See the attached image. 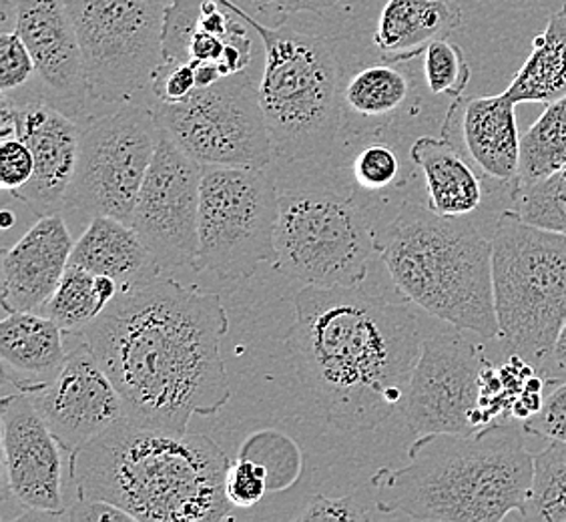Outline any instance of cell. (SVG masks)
<instances>
[{
	"label": "cell",
	"instance_id": "4",
	"mask_svg": "<svg viewBox=\"0 0 566 522\" xmlns=\"http://www.w3.org/2000/svg\"><path fill=\"white\" fill-rule=\"evenodd\" d=\"M523 426L496 422L474 435L418 436L408 464L371 477L376 507L415 521L499 522L531 497L534 455Z\"/></svg>",
	"mask_w": 566,
	"mask_h": 522
},
{
	"label": "cell",
	"instance_id": "29",
	"mask_svg": "<svg viewBox=\"0 0 566 522\" xmlns=\"http://www.w3.org/2000/svg\"><path fill=\"white\" fill-rule=\"evenodd\" d=\"M107 305L98 295L97 275L69 265L43 314L65 332H83Z\"/></svg>",
	"mask_w": 566,
	"mask_h": 522
},
{
	"label": "cell",
	"instance_id": "40",
	"mask_svg": "<svg viewBox=\"0 0 566 522\" xmlns=\"http://www.w3.org/2000/svg\"><path fill=\"white\" fill-rule=\"evenodd\" d=\"M59 519L78 522H137L127 511L117 504L98 499H76L71 511H65Z\"/></svg>",
	"mask_w": 566,
	"mask_h": 522
},
{
	"label": "cell",
	"instance_id": "34",
	"mask_svg": "<svg viewBox=\"0 0 566 522\" xmlns=\"http://www.w3.org/2000/svg\"><path fill=\"white\" fill-rule=\"evenodd\" d=\"M268 467L255 458L240 457L231 462L226 477V492L233 507L251 509L268 492Z\"/></svg>",
	"mask_w": 566,
	"mask_h": 522
},
{
	"label": "cell",
	"instance_id": "15",
	"mask_svg": "<svg viewBox=\"0 0 566 522\" xmlns=\"http://www.w3.org/2000/svg\"><path fill=\"white\" fill-rule=\"evenodd\" d=\"M66 336L71 348H66L63 370L31 398L63 452L73 457L125 418V404L85 336L81 332H66Z\"/></svg>",
	"mask_w": 566,
	"mask_h": 522
},
{
	"label": "cell",
	"instance_id": "37",
	"mask_svg": "<svg viewBox=\"0 0 566 522\" xmlns=\"http://www.w3.org/2000/svg\"><path fill=\"white\" fill-rule=\"evenodd\" d=\"M34 174V157L31 147L21 137L2 139L0 143V186L4 191H19Z\"/></svg>",
	"mask_w": 566,
	"mask_h": 522
},
{
	"label": "cell",
	"instance_id": "25",
	"mask_svg": "<svg viewBox=\"0 0 566 522\" xmlns=\"http://www.w3.org/2000/svg\"><path fill=\"white\" fill-rule=\"evenodd\" d=\"M516 103L548 105L566 97V4L534 36L531 55L504 91Z\"/></svg>",
	"mask_w": 566,
	"mask_h": 522
},
{
	"label": "cell",
	"instance_id": "6",
	"mask_svg": "<svg viewBox=\"0 0 566 522\" xmlns=\"http://www.w3.org/2000/svg\"><path fill=\"white\" fill-rule=\"evenodd\" d=\"M262 39L265 66L260 101L273 159L305 164L327 159L344 125V73L334 43L285 24L268 27L233 0H219Z\"/></svg>",
	"mask_w": 566,
	"mask_h": 522
},
{
	"label": "cell",
	"instance_id": "19",
	"mask_svg": "<svg viewBox=\"0 0 566 522\" xmlns=\"http://www.w3.org/2000/svg\"><path fill=\"white\" fill-rule=\"evenodd\" d=\"M29 46L36 75L56 97L83 103L88 95L83 53L63 0H17L14 29Z\"/></svg>",
	"mask_w": 566,
	"mask_h": 522
},
{
	"label": "cell",
	"instance_id": "42",
	"mask_svg": "<svg viewBox=\"0 0 566 522\" xmlns=\"http://www.w3.org/2000/svg\"><path fill=\"white\" fill-rule=\"evenodd\" d=\"M548 362H551V366H555L556 370L566 372V322L563 330H560V334L556 337L555 349H553Z\"/></svg>",
	"mask_w": 566,
	"mask_h": 522
},
{
	"label": "cell",
	"instance_id": "35",
	"mask_svg": "<svg viewBox=\"0 0 566 522\" xmlns=\"http://www.w3.org/2000/svg\"><path fill=\"white\" fill-rule=\"evenodd\" d=\"M36 73L33 55L17 31L0 34V91L11 95Z\"/></svg>",
	"mask_w": 566,
	"mask_h": 522
},
{
	"label": "cell",
	"instance_id": "20",
	"mask_svg": "<svg viewBox=\"0 0 566 522\" xmlns=\"http://www.w3.org/2000/svg\"><path fill=\"white\" fill-rule=\"evenodd\" d=\"M442 133H458L470 164L499 186H514L518 177L521 135L516 103L506 93L492 97L457 98Z\"/></svg>",
	"mask_w": 566,
	"mask_h": 522
},
{
	"label": "cell",
	"instance_id": "13",
	"mask_svg": "<svg viewBox=\"0 0 566 522\" xmlns=\"http://www.w3.org/2000/svg\"><path fill=\"white\" fill-rule=\"evenodd\" d=\"M486 364L484 349L458 332L426 337L403 403L408 428L416 436L484 430L480 378Z\"/></svg>",
	"mask_w": 566,
	"mask_h": 522
},
{
	"label": "cell",
	"instance_id": "14",
	"mask_svg": "<svg viewBox=\"0 0 566 522\" xmlns=\"http://www.w3.org/2000/svg\"><path fill=\"white\" fill-rule=\"evenodd\" d=\"M201 175L203 165L161 129L132 219L133 229L161 272L193 268L199 243Z\"/></svg>",
	"mask_w": 566,
	"mask_h": 522
},
{
	"label": "cell",
	"instance_id": "10",
	"mask_svg": "<svg viewBox=\"0 0 566 522\" xmlns=\"http://www.w3.org/2000/svg\"><path fill=\"white\" fill-rule=\"evenodd\" d=\"M83 53L88 95L129 103L161 65V0H63Z\"/></svg>",
	"mask_w": 566,
	"mask_h": 522
},
{
	"label": "cell",
	"instance_id": "38",
	"mask_svg": "<svg viewBox=\"0 0 566 522\" xmlns=\"http://www.w3.org/2000/svg\"><path fill=\"white\" fill-rule=\"evenodd\" d=\"M153 95L161 103H181L197 91L193 63L159 66L151 81Z\"/></svg>",
	"mask_w": 566,
	"mask_h": 522
},
{
	"label": "cell",
	"instance_id": "31",
	"mask_svg": "<svg viewBox=\"0 0 566 522\" xmlns=\"http://www.w3.org/2000/svg\"><path fill=\"white\" fill-rule=\"evenodd\" d=\"M470 75L469 61L458 44L438 39L426 46L424 79L432 95H447L457 101L469 87Z\"/></svg>",
	"mask_w": 566,
	"mask_h": 522
},
{
	"label": "cell",
	"instance_id": "18",
	"mask_svg": "<svg viewBox=\"0 0 566 522\" xmlns=\"http://www.w3.org/2000/svg\"><path fill=\"white\" fill-rule=\"evenodd\" d=\"M75 241L61 213L44 216L2 255V294L7 314L39 312L59 288Z\"/></svg>",
	"mask_w": 566,
	"mask_h": 522
},
{
	"label": "cell",
	"instance_id": "23",
	"mask_svg": "<svg viewBox=\"0 0 566 522\" xmlns=\"http://www.w3.org/2000/svg\"><path fill=\"white\" fill-rule=\"evenodd\" d=\"M460 22L462 11L452 0H388L371 41L384 61L398 65L424 55L428 44L448 39Z\"/></svg>",
	"mask_w": 566,
	"mask_h": 522
},
{
	"label": "cell",
	"instance_id": "2",
	"mask_svg": "<svg viewBox=\"0 0 566 522\" xmlns=\"http://www.w3.org/2000/svg\"><path fill=\"white\" fill-rule=\"evenodd\" d=\"M408 304L386 302L359 285H305L295 294L287 348L329 425L371 430L406 403L424 342Z\"/></svg>",
	"mask_w": 566,
	"mask_h": 522
},
{
	"label": "cell",
	"instance_id": "22",
	"mask_svg": "<svg viewBox=\"0 0 566 522\" xmlns=\"http://www.w3.org/2000/svg\"><path fill=\"white\" fill-rule=\"evenodd\" d=\"M69 265L113 278L120 290L161 275L159 263L133 226L109 216L91 219L85 233L73 248Z\"/></svg>",
	"mask_w": 566,
	"mask_h": 522
},
{
	"label": "cell",
	"instance_id": "21",
	"mask_svg": "<svg viewBox=\"0 0 566 522\" xmlns=\"http://www.w3.org/2000/svg\"><path fill=\"white\" fill-rule=\"evenodd\" d=\"M0 359L17 390L39 394L65 366V330L39 312H11L0 322Z\"/></svg>",
	"mask_w": 566,
	"mask_h": 522
},
{
	"label": "cell",
	"instance_id": "17",
	"mask_svg": "<svg viewBox=\"0 0 566 522\" xmlns=\"http://www.w3.org/2000/svg\"><path fill=\"white\" fill-rule=\"evenodd\" d=\"M17 103V98H14ZM19 137L31 147L33 179L12 197L44 218L65 209V197L75 175L81 123L51 103L29 101L19 107Z\"/></svg>",
	"mask_w": 566,
	"mask_h": 522
},
{
	"label": "cell",
	"instance_id": "8",
	"mask_svg": "<svg viewBox=\"0 0 566 522\" xmlns=\"http://www.w3.org/2000/svg\"><path fill=\"white\" fill-rule=\"evenodd\" d=\"M280 194L268 167L203 165L193 272L250 280L275 263Z\"/></svg>",
	"mask_w": 566,
	"mask_h": 522
},
{
	"label": "cell",
	"instance_id": "27",
	"mask_svg": "<svg viewBox=\"0 0 566 522\" xmlns=\"http://www.w3.org/2000/svg\"><path fill=\"white\" fill-rule=\"evenodd\" d=\"M566 167V97L548 103L543 115L521 135L518 177L512 189L536 186Z\"/></svg>",
	"mask_w": 566,
	"mask_h": 522
},
{
	"label": "cell",
	"instance_id": "7",
	"mask_svg": "<svg viewBox=\"0 0 566 522\" xmlns=\"http://www.w3.org/2000/svg\"><path fill=\"white\" fill-rule=\"evenodd\" d=\"M492 292L499 337L545 370L566 322V233L504 209L492 236Z\"/></svg>",
	"mask_w": 566,
	"mask_h": 522
},
{
	"label": "cell",
	"instance_id": "33",
	"mask_svg": "<svg viewBox=\"0 0 566 522\" xmlns=\"http://www.w3.org/2000/svg\"><path fill=\"white\" fill-rule=\"evenodd\" d=\"M402 171L400 157L390 145L371 142L359 149L352 164V174L356 186L364 191L378 194L392 187Z\"/></svg>",
	"mask_w": 566,
	"mask_h": 522
},
{
	"label": "cell",
	"instance_id": "1",
	"mask_svg": "<svg viewBox=\"0 0 566 522\" xmlns=\"http://www.w3.org/2000/svg\"><path fill=\"white\" fill-rule=\"evenodd\" d=\"M228 330L218 294L157 275L120 290L81 334L117 386L125 418L186 435L193 416H213L231 398Z\"/></svg>",
	"mask_w": 566,
	"mask_h": 522
},
{
	"label": "cell",
	"instance_id": "16",
	"mask_svg": "<svg viewBox=\"0 0 566 522\" xmlns=\"http://www.w3.org/2000/svg\"><path fill=\"white\" fill-rule=\"evenodd\" d=\"M4 480L14 501L46 519L65 512L63 448L44 422L33 398L24 392L0 403Z\"/></svg>",
	"mask_w": 566,
	"mask_h": 522
},
{
	"label": "cell",
	"instance_id": "9",
	"mask_svg": "<svg viewBox=\"0 0 566 522\" xmlns=\"http://www.w3.org/2000/svg\"><path fill=\"white\" fill-rule=\"evenodd\" d=\"M273 268L305 285H359L368 275L376 233L352 197L310 187L280 194Z\"/></svg>",
	"mask_w": 566,
	"mask_h": 522
},
{
	"label": "cell",
	"instance_id": "3",
	"mask_svg": "<svg viewBox=\"0 0 566 522\" xmlns=\"http://www.w3.org/2000/svg\"><path fill=\"white\" fill-rule=\"evenodd\" d=\"M228 455L201 435H174L123 418L69 457L76 499L113 502L137 522L229 519Z\"/></svg>",
	"mask_w": 566,
	"mask_h": 522
},
{
	"label": "cell",
	"instance_id": "12",
	"mask_svg": "<svg viewBox=\"0 0 566 522\" xmlns=\"http://www.w3.org/2000/svg\"><path fill=\"white\" fill-rule=\"evenodd\" d=\"M159 127L201 165L268 167L273 147L260 87L245 71L197 88L181 103L153 107Z\"/></svg>",
	"mask_w": 566,
	"mask_h": 522
},
{
	"label": "cell",
	"instance_id": "36",
	"mask_svg": "<svg viewBox=\"0 0 566 522\" xmlns=\"http://www.w3.org/2000/svg\"><path fill=\"white\" fill-rule=\"evenodd\" d=\"M523 430L548 442L566 445V378L555 382V386L546 392L543 408L523 422Z\"/></svg>",
	"mask_w": 566,
	"mask_h": 522
},
{
	"label": "cell",
	"instance_id": "26",
	"mask_svg": "<svg viewBox=\"0 0 566 522\" xmlns=\"http://www.w3.org/2000/svg\"><path fill=\"white\" fill-rule=\"evenodd\" d=\"M396 63L359 69L348 81H344V119L352 115L359 121H388L406 107L412 85L402 69Z\"/></svg>",
	"mask_w": 566,
	"mask_h": 522
},
{
	"label": "cell",
	"instance_id": "39",
	"mask_svg": "<svg viewBox=\"0 0 566 522\" xmlns=\"http://www.w3.org/2000/svg\"><path fill=\"white\" fill-rule=\"evenodd\" d=\"M300 521H368L370 512L359 507L354 494L342 499H329L326 494H316L305 511L297 516Z\"/></svg>",
	"mask_w": 566,
	"mask_h": 522
},
{
	"label": "cell",
	"instance_id": "43",
	"mask_svg": "<svg viewBox=\"0 0 566 522\" xmlns=\"http://www.w3.org/2000/svg\"><path fill=\"white\" fill-rule=\"evenodd\" d=\"M14 226V216L11 211H2V228L11 229Z\"/></svg>",
	"mask_w": 566,
	"mask_h": 522
},
{
	"label": "cell",
	"instance_id": "32",
	"mask_svg": "<svg viewBox=\"0 0 566 522\" xmlns=\"http://www.w3.org/2000/svg\"><path fill=\"white\" fill-rule=\"evenodd\" d=\"M206 0H174L165 7L161 65L189 63V43L199 27Z\"/></svg>",
	"mask_w": 566,
	"mask_h": 522
},
{
	"label": "cell",
	"instance_id": "41",
	"mask_svg": "<svg viewBox=\"0 0 566 522\" xmlns=\"http://www.w3.org/2000/svg\"><path fill=\"white\" fill-rule=\"evenodd\" d=\"M258 11L282 14V22L295 12H322L342 4L344 0H251Z\"/></svg>",
	"mask_w": 566,
	"mask_h": 522
},
{
	"label": "cell",
	"instance_id": "11",
	"mask_svg": "<svg viewBox=\"0 0 566 522\" xmlns=\"http://www.w3.org/2000/svg\"><path fill=\"white\" fill-rule=\"evenodd\" d=\"M161 137L153 109L123 103L81 123V145L65 209L87 218L109 216L132 226L143 181Z\"/></svg>",
	"mask_w": 566,
	"mask_h": 522
},
{
	"label": "cell",
	"instance_id": "24",
	"mask_svg": "<svg viewBox=\"0 0 566 522\" xmlns=\"http://www.w3.org/2000/svg\"><path fill=\"white\" fill-rule=\"evenodd\" d=\"M410 157L422 169L428 203L436 213L462 218L474 213L484 201V186L474 165L448 137H418Z\"/></svg>",
	"mask_w": 566,
	"mask_h": 522
},
{
	"label": "cell",
	"instance_id": "30",
	"mask_svg": "<svg viewBox=\"0 0 566 522\" xmlns=\"http://www.w3.org/2000/svg\"><path fill=\"white\" fill-rule=\"evenodd\" d=\"M514 211L536 228L566 233V167L536 186L512 189Z\"/></svg>",
	"mask_w": 566,
	"mask_h": 522
},
{
	"label": "cell",
	"instance_id": "28",
	"mask_svg": "<svg viewBox=\"0 0 566 522\" xmlns=\"http://www.w3.org/2000/svg\"><path fill=\"white\" fill-rule=\"evenodd\" d=\"M521 519L566 522L565 442H548L545 450L534 455L533 490Z\"/></svg>",
	"mask_w": 566,
	"mask_h": 522
},
{
	"label": "cell",
	"instance_id": "5",
	"mask_svg": "<svg viewBox=\"0 0 566 522\" xmlns=\"http://www.w3.org/2000/svg\"><path fill=\"white\" fill-rule=\"evenodd\" d=\"M376 251L403 302L482 340L499 337L492 292V240L469 216H440L406 201L376 233Z\"/></svg>",
	"mask_w": 566,
	"mask_h": 522
}]
</instances>
